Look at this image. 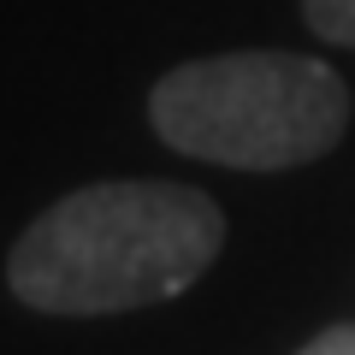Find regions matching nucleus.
<instances>
[{
  "label": "nucleus",
  "instance_id": "obj_4",
  "mask_svg": "<svg viewBox=\"0 0 355 355\" xmlns=\"http://www.w3.org/2000/svg\"><path fill=\"white\" fill-rule=\"evenodd\" d=\"M296 355H355V320H343V326H326L314 343H302Z\"/></svg>",
  "mask_w": 355,
  "mask_h": 355
},
{
  "label": "nucleus",
  "instance_id": "obj_3",
  "mask_svg": "<svg viewBox=\"0 0 355 355\" xmlns=\"http://www.w3.org/2000/svg\"><path fill=\"white\" fill-rule=\"evenodd\" d=\"M302 12H308V30L314 36L355 48V0H302Z\"/></svg>",
  "mask_w": 355,
  "mask_h": 355
},
{
  "label": "nucleus",
  "instance_id": "obj_1",
  "mask_svg": "<svg viewBox=\"0 0 355 355\" xmlns=\"http://www.w3.org/2000/svg\"><path fill=\"white\" fill-rule=\"evenodd\" d=\"M225 249V214L190 184H89L12 243L6 284L36 314H130L190 291Z\"/></svg>",
  "mask_w": 355,
  "mask_h": 355
},
{
  "label": "nucleus",
  "instance_id": "obj_2",
  "mask_svg": "<svg viewBox=\"0 0 355 355\" xmlns=\"http://www.w3.org/2000/svg\"><path fill=\"white\" fill-rule=\"evenodd\" d=\"M148 119L178 154L237 172L308 166L349 130V89L308 53H219L166 71Z\"/></svg>",
  "mask_w": 355,
  "mask_h": 355
}]
</instances>
